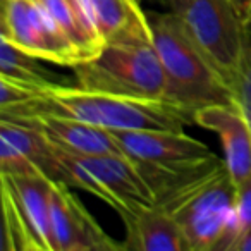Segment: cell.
<instances>
[{
  "mask_svg": "<svg viewBox=\"0 0 251 251\" xmlns=\"http://www.w3.org/2000/svg\"><path fill=\"white\" fill-rule=\"evenodd\" d=\"M165 2H167L169 9H171L172 12H176V14H181L186 5V0H165Z\"/></svg>",
  "mask_w": 251,
  "mask_h": 251,
  "instance_id": "obj_24",
  "label": "cell"
},
{
  "mask_svg": "<svg viewBox=\"0 0 251 251\" xmlns=\"http://www.w3.org/2000/svg\"><path fill=\"white\" fill-rule=\"evenodd\" d=\"M52 232L57 251L124 250L98 226L77 196L66 184H52Z\"/></svg>",
  "mask_w": 251,
  "mask_h": 251,
  "instance_id": "obj_9",
  "label": "cell"
},
{
  "mask_svg": "<svg viewBox=\"0 0 251 251\" xmlns=\"http://www.w3.org/2000/svg\"><path fill=\"white\" fill-rule=\"evenodd\" d=\"M234 98L243 107L251 126V19L244 23V53L236 79L230 84Z\"/></svg>",
  "mask_w": 251,
  "mask_h": 251,
  "instance_id": "obj_18",
  "label": "cell"
},
{
  "mask_svg": "<svg viewBox=\"0 0 251 251\" xmlns=\"http://www.w3.org/2000/svg\"><path fill=\"white\" fill-rule=\"evenodd\" d=\"M232 251H251V229L244 230L237 236Z\"/></svg>",
  "mask_w": 251,
  "mask_h": 251,
  "instance_id": "obj_23",
  "label": "cell"
},
{
  "mask_svg": "<svg viewBox=\"0 0 251 251\" xmlns=\"http://www.w3.org/2000/svg\"><path fill=\"white\" fill-rule=\"evenodd\" d=\"M155 205L174 217L188 241L189 251H232L239 236L236 182L224 158L208 172Z\"/></svg>",
  "mask_w": 251,
  "mask_h": 251,
  "instance_id": "obj_2",
  "label": "cell"
},
{
  "mask_svg": "<svg viewBox=\"0 0 251 251\" xmlns=\"http://www.w3.org/2000/svg\"><path fill=\"white\" fill-rule=\"evenodd\" d=\"M36 95H38V91L26 86V84L0 79V110L25 103V101L31 100Z\"/></svg>",
  "mask_w": 251,
  "mask_h": 251,
  "instance_id": "obj_20",
  "label": "cell"
},
{
  "mask_svg": "<svg viewBox=\"0 0 251 251\" xmlns=\"http://www.w3.org/2000/svg\"><path fill=\"white\" fill-rule=\"evenodd\" d=\"M126 224L124 250L189 251L179 224L165 208L143 205L122 217Z\"/></svg>",
  "mask_w": 251,
  "mask_h": 251,
  "instance_id": "obj_13",
  "label": "cell"
},
{
  "mask_svg": "<svg viewBox=\"0 0 251 251\" xmlns=\"http://www.w3.org/2000/svg\"><path fill=\"white\" fill-rule=\"evenodd\" d=\"M140 2H141V0H140Z\"/></svg>",
  "mask_w": 251,
  "mask_h": 251,
  "instance_id": "obj_25",
  "label": "cell"
},
{
  "mask_svg": "<svg viewBox=\"0 0 251 251\" xmlns=\"http://www.w3.org/2000/svg\"><path fill=\"white\" fill-rule=\"evenodd\" d=\"M79 86L138 98L167 97V79L155 45H105L95 59L73 67Z\"/></svg>",
  "mask_w": 251,
  "mask_h": 251,
  "instance_id": "obj_4",
  "label": "cell"
},
{
  "mask_svg": "<svg viewBox=\"0 0 251 251\" xmlns=\"http://www.w3.org/2000/svg\"><path fill=\"white\" fill-rule=\"evenodd\" d=\"M55 114L90 122L108 131L115 129H174L181 131L195 122L186 108L160 98H138L83 86L52 83L36 97L16 107L0 110V117L18 119L28 115Z\"/></svg>",
  "mask_w": 251,
  "mask_h": 251,
  "instance_id": "obj_1",
  "label": "cell"
},
{
  "mask_svg": "<svg viewBox=\"0 0 251 251\" xmlns=\"http://www.w3.org/2000/svg\"><path fill=\"white\" fill-rule=\"evenodd\" d=\"M148 18L153 31V45L167 79L165 100L186 108L193 115L206 105L234 101L232 88L191 42L176 12H153Z\"/></svg>",
  "mask_w": 251,
  "mask_h": 251,
  "instance_id": "obj_3",
  "label": "cell"
},
{
  "mask_svg": "<svg viewBox=\"0 0 251 251\" xmlns=\"http://www.w3.org/2000/svg\"><path fill=\"white\" fill-rule=\"evenodd\" d=\"M0 138L21 150L47 179L69 186V171L62 153L42 131L25 122L0 117Z\"/></svg>",
  "mask_w": 251,
  "mask_h": 251,
  "instance_id": "obj_16",
  "label": "cell"
},
{
  "mask_svg": "<svg viewBox=\"0 0 251 251\" xmlns=\"http://www.w3.org/2000/svg\"><path fill=\"white\" fill-rule=\"evenodd\" d=\"M112 133L124 155L136 164L177 167L213 155L208 145L182 129H115Z\"/></svg>",
  "mask_w": 251,
  "mask_h": 251,
  "instance_id": "obj_8",
  "label": "cell"
},
{
  "mask_svg": "<svg viewBox=\"0 0 251 251\" xmlns=\"http://www.w3.org/2000/svg\"><path fill=\"white\" fill-rule=\"evenodd\" d=\"M12 121L25 122L42 131L64 153L76 155V157L124 155L112 131L98 127L90 122L55 114L28 115V117L12 119Z\"/></svg>",
  "mask_w": 251,
  "mask_h": 251,
  "instance_id": "obj_12",
  "label": "cell"
},
{
  "mask_svg": "<svg viewBox=\"0 0 251 251\" xmlns=\"http://www.w3.org/2000/svg\"><path fill=\"white\" fill-rule=\"evenodd\" d=\"M184 31L217 73L232 84L244 53V23L229 0H186Z\"/></svg>",
  "mask_w": 251,
  "mask_h": 251,
  "instance_id": "obj_6",
  "label": "cell"
},
{
  "mask_svg": "<svg viewBox=\"0 0 251 251\" xmlns=\"http://www.w3.org/2000/svg\"><path fill=\"white\" fill-rule=\"evenodd\" d=\"M105 45H153L150 18L140 0H91Z\"/></svg>",
  "mask_w": 251,
  "mask_h": 251,
  "instance_id": "obj_14",
  "label": "cell"
},
{
  "mask_svg": "<svg viewBox=\"0 0 251 251\" xmlns=\"http://www.w3.org/2000/svg\"><path fill=\"white\" fill-rule=\"evenodd\" d=\"M195 124L219 136L224 148V160L234 182L251 176V126L243 107L236 101L213 103L195 112Z\"/></svg>",
  "mask_w": 251,
  "mask_h": 251,
  "instance_id": "obj_11",
  "label": "cell"
},
{
  "mask_svg": "<svg viewBox=\"0 0 251 251\" xmlns=\"http://www.w3.org/2000/svg\"><path fill=\"white\" fill-rule=\"evenodd\" d=\"M76 158L98 179L105 191L103 201L112 206L121 219L138 206L155 205L153 189L127 155H97Z\"/></svg>",
  "mask_w": 251,
  "mask_h": 251,
  "instance_id": "obj_10",
  "label": "cell"
},
{
  "mask_svg": "<svg viewBox=\"0 0 251 251\" xmlns=\"http://www.w3.org/2000/svg\"><path fill=\"white\" fill-rule=\"evenodd\" d=\"M229 4L234 7L236 14L243 23H248L251 19V0H229Z\"/></svg>",
  "mask_w": 251,
  "mask_h": 251,
  "instance_id": "obj_22",
  "label": "cell"
},
{
  "mask_svg": "<svg viewBox=\"0 0 251 251\" xmlns=\"http://www.w3.org/2000/svg\"><path fill=\"white\" fill-rule=\"evenodd\" d=\"M71 42L79 62L95 59L105 49L91 0H36Z\"/></svg>",
  "mask_w": 251,
  "mask_h": 251,
  "instance_id": "obj_15",
  "label": "cell"
},
{
  "mask_svg": "<svg viewBox=\"0 0 251 251\" xmlns=\"http://www.w3.org/2000/svg\"><path fill=\"white\" fill-rule=\"evenodd\" d=\"M2 38L45 62L79 64L71 42L36 0H2Z\"/></svg>",
  "mask_w": 251,
  "mask_h": 251,
  "instance_id": "obj_7",
  "label": "cell"
},
{
  "mask_svg": "<svg viewBox=\"0 0 251 251\" xmlns=\"http://www.w3.org/2000/svg\"><path fill=\"white\" fill-rule=\"evenodd\" d=\"M0 174L5 176H43L21 150L0 138Z\"/></svg>",
  "mask_w": 251,
  "mask_h": 251,
  "instance_id": "obj_19",
  "label": "cell"
},
{
  "mask_svg": "<svg viewBox=\"0 0 251 251\" xmlns=\"http://www.w3.org/2000/svg\"><path fill=\"white\" fill-rule=\"evenodd\" d=\"M2 176L5 251H57L52 184L45 176Z\"/></svg>",
  "mask_w": 251,
  "mask_h": 251,
  "instance_id": "obj_5",
  "label": "cell"
},
{
  "mask_svg": "<svg viewBox=\"0 0 251 251\" xmlns=\"http://www.w3.org/2000/svg\"><path fill=\"white\" fill-rule=\"evenodd\" d=\"M236 219L239 234L251 229V176L236 184Z\"/></svg>",
  "mask_w": 251,
  "mask_h": 251,
  "instance_id": "obj_21",
  "label": "cell"
},
{
  "mask_svg": "<svg viewBox=\"0 0 251 251\" xmlns=\"http://www.w3.org/2000/svg\"><path fill=\"white\" fill-rule=\"evenodd\" d=\"M0 79L26 84L38 93L53 83L40 59L16 47L7 38H0Z\"/></svg>",
  "mask_w": 251,
  "mask_h": 251,
  "instance_id": "obj_17",
  "label": "cell"
}]
</instances>
